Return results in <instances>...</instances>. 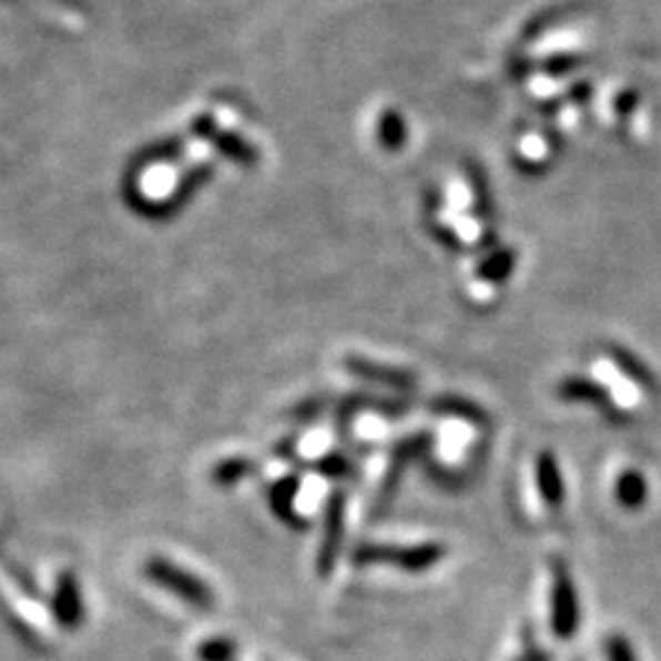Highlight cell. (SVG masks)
<instances>
[{"label": "cell", "mask_w": 661, "mask_h": 661, "mask_svg": "<svg viewBox=\"0 0 661 661\" xmlns=\"http://www.w3.org/2000/svg\"><path fill=\"white\" fill-rule=\"evenodd\" d=\"M211 176H214V164L204 162V164H196V167L189 170L184 174V180L176 184L174 192L167 199H160V202H152L143 192H140L138 184L133 176H128L123 182V199L125 204L135 211V214L145 216L150 221H162V218H170L174 216L176 211H180L189 199H192L199 189H202Z\"/></svg>", "instance_id": "1"}, {"label": "cell", "mask_w": 661, "mask_h": 661, "mask_svg": "<svg viewBox=\"0 0 661 661\" xmlns=\"http://www.w3.org/2000/svg\"><path fill=\"white\" fill-rule=\"evenodd\" d=\"M145 576L150 583H155L164 590H170L172 596H176L194 610H211L216 606V596L214 590L202 578L194 576L192 571L182 569V566L172 563L170 559L162 557H152L145 563Z\"/></svg>", "instance_id": "2"}, {"label": "cell", "mask_w": 661, "mask_h": 661, "mask_svg": "<svg viewBox=\"0 0 661 661\" xmlns=\"http://www.w3.org/2000/svg\"><path fill=\"white\" fill-rule=\"evenodd\" d=\"M444 559L441 545H419V547H389V545H358L353 551V563L368 566V563H385L397 566V569L419 573L427 571Z\"/></svg>", "instance_id": "3"}, {"label": "cell", "mask_w": 661, "mask_h": 661, "mask_svg": "<svg viewBox=\"0 0 661 661\" xmlns=\"http://www.w3.org/2000/svg\"><path fill=\"white\" fill-rule=\"evenodd\" d=\"M346 535V490H334L324 510V539L316 551V571L324 578L334 571Z\"/></svg>", "instance_id": "4"}, {"label": "cell", "mask_w": 661, "mask_h": 661, "mask_svg": "<svg viewBox=\"0 0 661 661\" xmlns=\"http://www.w3.org/2000/svg\"><path fill=\"white\" fill-rule=\"evenodd\" d=\"M578 620H581V608H578V593L571 581L569 571L563 563L553 566V583H551V628L561 640L578 630Z\"/></svg>", "instance_id": "5"}, {"label": "cell", "mask_w": 661, "mask_h": 661, "mask_svg": "<svg viewBox=\"0 0 661 661\" xmlns=\"http://www.w3.org/2000/svg\"><path fill=\"white\" fill-rule=\"evenodd\" d=\"M52 616L59 628L64 630H77L87 616L84 598H81L79 583L72 571L59 573L54 593H52Z\"/></svg>", "instance_id": "6"}, {"label": "cell", "mask_w": 661, "mask_h": 661, "mask_svg": "<svg viewBox=\"0 0 661 661\" xmlns=\"http://www.w3.org/2000/svg\"><path fill=\"white\" fill-rule=\"evenodd\" d=\"M344 368L353 377H360V380L370 383V385H383V387H393V389H411V387H415V377H411L407 370L389 368V365H380V363L365 360V358H358V356H348L344 360Z\"/></svg>", "instance_id": "7"}, {"label": "cell", "mask_w": 661, "mask_h": 661, "mask_svg": "<svg viewBox=\"0 0 661 661\" xmlns=\"http://www.w3.org/2000/svg\"><path fill=\"white\" fill-rule=\"evenodd\" d=\"M302 488V480L297 476L279 478L273 488H270V507H273L275 517L279 522H285L292 529H306V519L297 512V495Z\"/></svg>", "instance_id": "8"}, {"label": "cell", "mask_w": 661, "mask_h": 661, "mask_svg": "<svg viewBox=\"0 0 661 661\" xmlns=\"http://www.w3.org/2000/svg\"><path fill=\"white\" fill-rule=\"evenodd\" d=\"M537 488L551 510H559L563 505V498H566L563 476H561L557 456L549 451H541L537 458Z\"/></svg>", "instance_id": "9"}, {"label": "cell", "mask_w": 661, "mask_h": 661, "mask_svg": "<svg viewBox=\"0 0 661 661\" xmlns=\"http://www.w3.org/2000/svg\"><path fill=\"white\" fill-rule=\"evenodd\" d=\"M559 397L569 399V403H583L616 415V409H610V399L606 389L598 383L588 380V377H566V380L559 385Z\"/></svg>", "instance_id": "10"}, {"label": "cell", "mask_w": 661, "mask_h": 661, "mask_svg": "<svg viewBox=\"0 0 661 661\" xmlns=\"http://www.w3.org/2000/svg\"><path fill=\"white\" fill-rule=\"evenodd\" d=\"M211 140H214V145L223 157L235 162V164H241V167H255V164L260 162V152L241 135L221 133L218 130V133Z\"/></svg>", "instance_id": "11"}, {"label": "cell", "mask_w": 661, "mask_h": 661, "mask_svg": "<svg viewBox=\"0 0 661 661\" xmlns=\"http://www.w3.org/2000/svg\"><path fill=\"white\" fill-rule=\"evenodd\" d=\"M182 152H184V140H180V138H170V140H162V143L143 148L133 160H130V174L145 170V167H150V164L172 162L180 157Z\"/></svg>", "instance_id": "12"}, {"label": "cell", "mask_w": 661, "mask_h": 661, "mask_svg": "<svg viewBox=\"0 0 661 661\" xmlns=\"http://www.w3.org/2000/svg\"><path fill=\"white\" fill-rule=\"evenodd\" d=\"M647 480L640 470H624V474L616 482V495L618 502L624 510H640L647 502Z\"/></svg>", "instance_id": "13"}, {"label": "cell", "mask_w": 661, "mask_h": 661, "mask_svg": "<svg viewBox=\"0 0 661 661\" xmlns=\"http://www.w3.org/2000/svg\"><path fill=\"white\" fill-rule=\"evenodd\" d=\"M431 409L439 411V415L456 417V419H464V421H470V424H486L488 421L486 409H480L476 403H470V399L454 397V395L434 399Z\"/></svg>", "instance_id": "14"}, {"label": "cell", "mask_w": 661, "mask_h": 661, "mask_svg": "<svg viewBox=\"0 0 661 661\" xmlns=\"http://www.w3.org/2000/svg\"><path fill=\"white\" fill-rule=\"evenodd\" d=\"M255 470V464L251 458H226L221 460V464L214 466L211 470V480H214V486L218 488H233L238 486L241 480H245Z\"/></svg>", "instance_id": "15"}, {"label": "cell", "mask_w": 661, "mask_h": 661, "mask_svg": "<svg viewBox=\"0 0 661 661\" xmlns=\"http://www.w3.org/2000/svg\"><path fill=\"white\" fill-rule=\"evenodd\" d=\"M608 356H610V360L616 363V368L622 373V375H628L632 383H637V385H642V387H647V389H652L654 387V375L647 370V365L637 358V356H632L630 350H624V348H610L608 350Z\"/></svg>", "instance_id": "16"}, {"label": "cell", "mask_w": 661, "mask_h": 661, "mask_svg": "<svg viewBox=\"0 0 661 661\" xmlns=\"http://www.w3.org/2000/svg\"><path fill=\"white\" fill-rule=\"evenodd\" d=\"M515 260H517V255H515L512 251H498V253H492V255L486 260V263L480 265L478 275H480L482 279H490V282H502V279H507V277L512 275Z\"/></svg>", "instance_id": "17"}, {"label": "cell", "mask_w": 661, "mask_h": 661, "mask_svg": "<svg viewBox=\"0 0 661 661\" xmlns=\"http://www.w3.org/2000/svg\"><path fill=\"white\" fill-rule=\"evenodd\" d=\"M199 661H233L235 657V642L228 637H211L196 649Z\"/></svg>", "instance_id": "18"}, {"label": "cell", "mask_w": 661, "mask_h": 661, "mask_svg": "<svg viewBox=\"0 0 661 661\" xmlns=\"http://www.w3.org/2000/svg\"><path fill=\"white\" fill-rule=\"evenodd\" d=\"M312 468L318 470L322 476L334 478V480H344V478L353 476V464L340 454H328L324 458H318L316 464H312Z\"/></svg>", "instance_id": "19"}, {"label": "cell", "mask_w": 661, "mask_h": 661, "mask_svg": "<svg viewBox=\"0 0 661 661\" xmlns=\"http://www.w3.org/2000/svg\"><path fill=\"white\" fill-rule=\"evenodd\" d=\"M0 566H3V569L8 571V576H10V581H13L22 593H26L28 598H32V600H40V590H38V586H34V581L32 578L20 569L18 563H13V561H6V557H0Z\"/></svg>", "instance_id": "20"}, {"label": "cell", "mask_w": 661, "mask_h": 661, "mask_svg": "<svg viewBox=\"0 0 661 661\" xmlns=\"http://www.w3.org/2000/svg\"><path fill=\"white\" fill-rule=\"evenodd\" d=\"M608 657H610V661H634L632 647L620 634H612L608 640Z\"/></svg>", "instance_id": "21"}, {"label": "cell", "mask_w": 661, "mask_h": 661, "mask_svg": "<svg viewBox=\"0 0 661 661\" xmlns=\"http://www.w3.org/2000/svg\"><path fill=\"white\" fill-rule=\"evenodd\" d=\"M216 133H218V128H216V121L211 115H199L196 121L192 123V135H196V138L211 140Z\"/></svg>", "instance_id": "22"}]
</instances>
